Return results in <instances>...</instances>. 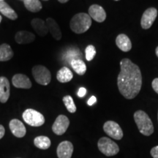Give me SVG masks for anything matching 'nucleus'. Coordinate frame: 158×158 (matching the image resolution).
Masks as SVG:
<instances>
[{
    "mask_svg": "<svg viewBox=\"0 0 158 158\" xmlns=\"http://www.w3.org/2000/svg\"><path fill=\"white\" fill-rule=\"evenodd\" d=\"M157 16V10L155 7H149L146 10L141 20V27L143 29H148L152 26Z\"/></svg>",
    "mask_w": 158,
    "mask_h": 158,
    "instance_id": "obj_8",
    "label": "nucleus"
},
{
    "mask_svg": "<svg viewBox=\"0 0 158 158\" xmlns=\"http://www.w3.org/2000/svg\"><path fill=\"white\" fill-rule=\"evenodd\" d=\"M58 1L61 3H66L67 2L69 1V0H58Z\"/></svg>",
    "mask_w": 158,
    "mask_h": 158,
    "instance_id": "obj_32",
    "label": "nucleus"
},
{
    "mask_svg": "<svg viewBox=\"0 0 158 158\" xmlns=\"http://www.w3.org/2000/svg\"><path fill=\"white\" fill-rule=\"evenodd\" d=\"M35 36L31 31H19L15 35V42L19 44H29L35 41Z\"/></svg>",
    "mask_w": 158,
    "mask_h": 158,
    "instance_id": "obj_15",
    "label": "nucleus"
},
{
    "mask_svg": "<svg viewBox=\"0 0 158 158\" xmlns=\"http://www.w3.org/2000/svg\"><path fill=\"white\" fill-rule=\"evenodd\" d=\"M98 149L100 152L107 157H111L117 155L119 152V147L114 141L107 137L100 138L98 143Z\"/></svg>",
    "mask_w": 158,
    "mask_h": 158,
    "instance_id": "obj_4",
    "label": "nucleus"
},
{
    "mask_svg": "<svg viewBox=\"0 0 158 158\" xmlns=\"http://www.w3.org/2000/svg\"><path fill=\"white\" fill-rule=\"evenodd\" d=\"M85 54H86V59L89 62L92 61L95 56L96 54V49L95 47L92 45H88L85 50Z\"/></svg>",
    "mask_w": 158,
    "mask_h": 158,
    "instance_id": "obj_26",
    "label": "nucleus"
},
{
    "mask_svg": "<svg viewBox=\"0 0 158 158\" xmlns=\"http://www.w3.org/2000/svg\"><path fill=\"white\" fill-rule=\"evenodd\" d=\"M103 130L109 137L116 140H121L123 138L122 131L119 124L114 121H107L103 125Z\"/></svg>",
    "mask_w": 158,
    "mask_h": 158,
    "instance_id": "obj_7",
    "label": "nucleus"
},
{
    "mask_svg": "<svg viewBox=\"0 0 158 158\" xmlns=\"http://www.w3.org/2000/svg\"><path fill=\"white\" fill-rule=\"evenodd\" d=\"M63 102H64L65 107L70 113L73 114L76 111V106L75 105V102L73 101V99L70 95L64 96L62 99Z\"/></svg>",
    "mask_w": 158,
    "mask_h": 158,
    "instance_id": "obj_25",
    "label": "nucleus"
},
{
    "mask_svg": "<svg viewBox=\"0 0 158 158\" xmlns=\"http://www.w3.org/2000/svg\"><path fill=\"white\" fill-rule=\"evenodd\" d=\"M10 93V86L8 79L0 77V102L5 103L8 100Z\"/></svg>",
    "mask_w": 158,
    "mask_h": 158,
    "instance_id": "obj_14",
    "label": "nucleus"
},
{
    "mask_svg": "<svg viewBox=\"0 0 158 158\" xmlns=\"http://www.w3.org/2000/svg\"><path fill=\"white\" fill-rule=\"evenodd\" d=\"M115 1H119V0H115Z\"/></svg>",
    "mask_w": 158,
    "mask_h": 158,
    "instance_id": "obj_36",
    "label": "nucleus"
},
{
    "mask_svg": "<svg viewBox=\"0 0 158 158\" xmlns=\"http://www.w3.org/2000/svg\"><path fill=\"white\" fill-rule=\"evenodd\" d=\"M10 129L12 133L17 138H23L25 136L27 130L23 122L17 118H13L10 122L9 124Z\"/></svg>",
    "mask_w": 158,
    "mask_h": 158,
    "instance_id": "obj_12",
    "label": "nucleus"
},
{
    "mask_svg": "<svg viewBox=\"0 0 158 158\" xmlns=\"http://www.w3.org/2000/svg\"><path fill=\"white\" fill-rule=\"evenodd\" d=\"M31 27L40 36L44 37L48 33V29L46 23L40 19H35L31 22Z\"/></svg>",
    "mask_w": 158,
    "mask_h": 158,
    "instance_id": "obj_18",
    "label": "nucleus"
},
{
    "mask_svg": "<svg viewBox=\"0 0 158 158\" xmlns=\"http://www.w3.org/2000/svg\"><path fill=\"white\" fill-rule=\"evenodd\" d=\"M150 154L153 158H158V146L153 147L150 151Z\"/></svg>",
    "mask_w": 158,
    "mask_h": 158,
    "instance_id": "obj_27",
    "label": "nucleus"
},
{
    "mask_svg": "<svg viewBox=\"0 0 158 158\" xmlns=\"http://www.w3.org/2000/svg\"><path fill=\"white\" fill-rule=\"evenodd\" d=\"M73 78L72 71L67 67H63L57 72L56 78L59 82L67 83L70 81Z\"/></svg>",
    "mask_w": 158,
    "mask_h": 158,
    "instance_id": "obj_19",
    "label": "nucleus"
},
{
    "mask_svg": "<svg viewBox=\"0 0 158 158\" xmlns=\"http://www.w3.org/2000/svg\"><path fill=\"white\" fill-rule=\"evenodd\" d=\"M5 127H4L2 124H0V139H2V138H3V136L5 135Z\"/></svg>",
    "mask_w": 158,
    "mask_h": 158,
    "instance_id": "obj_31",
    "label": "nucleus"
},
{
    "mask_svg": "<svg viewBox=\"0 0 158 158\" xmlns=\"http://www.w3.org/2000/svg\"><path fill=\"white\" fill-rule=\"evenodd\" d=\"M92 25V18L89 15L84 13H80L75 15L71 19L70 27L71 30L76 34L86 32Z\"/></svg>",
    "mask_w": 158,
    "mask_h": 158,
    "instance_id": "obj_2",
    "label": "nucleus"
},
{
    "mask_svg": "<svg viewBox=\"0 0 158 158\" xmlns=\"http://www.w3.org/2000/svg\"><path fill=\"white\" fill-rule=\"evenodd\" d=\"M13 86L20 89H30L32 86L31 82L28 77L24 74H15L12 79Z\"/></svg>",
    "mask_w": 158,
    "mask_h": 158,
    "instance_id": "obj_13",
    "label": "nucleus"
},
{
    "mask_svg": "<svg viewBox=\"0 0 158 158\" xmlns=\"http://www.w3.org/2000/svg\"><path fill=\"white\" fill-rule=\"evenodd\" d=\"M1 21H2V16L0 15V23H1Z\"/></svg>",
    "mask_w": 158,
    "mask_h": 158,
    "instance_id": "obj_34",
    "label": "nucleus"
},
{
    "mask_svg": "<svg viewBox=\"0 0 158 158\" xmlns=\"http://www.w3.org/2000/svg\"><path fill=\"white\" fill-rule=\"evenodd\" d=\"M70 64L73 70L79 76H83L86 71V65L84 61L80 59H75L71 60Z\"/></svg>",
    "mask_w": 158,
    "mask_h": 158,
    "instance_id": "obj_22",
    "label": "nucleus"
},
{
    "mask_svg": "<svg viewBox=\"0 0 158 158\" xmlns=\"http://www.w3.org/2000/svg\"><path fill=\"white\" fill-rule=\"evenodd\" d=\"M155 53H156V55H157V56L158 57V46L156 48V50H155Z\"/></svg>",
    "mask_w": 158,
    "mask_h": 158,
    "instance_id": "obj_33",
    "label": "nucleus"
},
{
    "mask_svg": "<svg viewBox=\"0 0 158 158\" xmlns=\"http://www.w3.org/2000/svg\"><path fill=\"white\" fill-rule=\"evenodd\" d=\"M70 125V120L64 115H59L55 120L52 126V130L58 135H63Z\"/></svg>",
    "mask_w": 158,
    "mask_h": 158,
    "instance_id": "obj_9",
    "label": "nucleus"
},
{
    "mask_svg": "<svg viewBox=\"0 0 158 158\" xmlns=\"http://www.w3.org/2000/svg\"><path fill=\"white\" fill-rule=\"evenodd\" d=\"M44 1H48V0H44Z\"/></svg>",
    "mask_w": 158,
    "mask_h": 158,
    "instance_id": "obj_38",
    "label": "nucleus"
},
{
    "mask_svg": "<svg viewBox=\"0 0 158 158\" xmlns=\"http://www.w3.org/2000/svg\"><path fill=\"white\" fill-rule=\"evenodd\" d=\"M23 3L26 8L32 13H37L43 7L42 4L39 0H24Z\"/></svg>",
    "mask_w": 158,
    "mask_h": 158,
    "instance_id": "obj_24",
    "label": "nucleus"
},
{
    "mask_svg": "<svg viewBox=\"0 0 158 158\" xmlns=\"http://www.w3.org/2000/svg\"><path fill=\"white\" fill-rule=\"evenodd\" d=\"M46 25L48 27V32L51 33L52 37L56 40H59L62 38V31L59 28L58 23L52 18H48L46 20Z\"/></svg>",
    "mask_w": 158,
    "mask_h": 158,
    "instance_id": "obj_16",
    "label": "nucleus"
},
{
    "mask_svg": "<svg viewBox=\"0 0 158 158\" xmlns=\"http://www.w3.org/2000/svg\"><path fill=\"white\" fill-rule=\"evenodd\" d=\"M21 1H23H23H24V0H21Z\"/></svg>",
    "mask_w": 158,
    "mask_h": 158,
    "instance_id": "obj_37",
    "label": "nucleus"
},
{
    "mask_svg": "<svg viewBox=\"0 0 158 158\" xmlns=\"http://www.w3.org/2000/svg\"><path fill=\"white\" fill-rule=\"evenodd\" d=\"M22 117L26 123L32 127H40L45 123V117L43 114L31 108L26 110Z\"/></svg>",
    "mask_w": 158,
    "mask_h": 158,
    "instance_id": "obj_5",
    "label": "nucleus"
},
{
    "mask_svg": "<svg viewBox=\"0 0 158 158\" xmlns=\"http://www.w3.org/2000/svg\"><path fill=\"white\" fill-rule=\"evenodd\" d=\"M3 1H5V0H0V2H3Z\"/></svg>",
    "mask_w": 158,
    "mask_h": 158,
    "instance_id": "obj_35",
    "label": "nucleus"
},
{
    "mask_svg": "<svg viewBox=\"0 0 158 158\" xmlns=\"http://www.w3.org/2000/svg\"><path fill=\"white\" fill-rule=\"evenodd\" d=\"M120 70L117 78V85L120 93L128 100L135 98L141 91L142 76L137 64L129 59L120 62Z\"/></svg>",
    "mask_w": 158,
    "mask_h": 158,
    "instance_id": "obj_1",
    "label": "nucleus"
},
{
    "mask_svg": "<svg viewBox=\"0 0 158 158\" xmlns=\"http://www.w3.org/2000/svg\"><path fill=\"white\" fill-rule=\"evenodd\" d=\"M157 118H158V114H157Z\"/></svg>",
    "mask_w": 158,
    "mask_h": 158,
    "instance_id": "obj_39",
    "label": "nucleus"
},
{
    "mask_svg": "<svg viewBox=\"0 0 158 158\" xmlns=\"http://www.w3.org/2000/svg\"><path fill=\"white\" fill-rule=\"evenodd\" d=\"M73 152V145L70 141H64L59 144L56 149L59 158H71Z\"/></svg>",
    "mask_w": 158,
    "mask_h": 158,
    "instance_id": "obj_10",
    "label": "nucleus"
},
{
    "mask_svg": "<svg viewBox=\"0 0 158 158\" xmlns=\"http://www.w3.org/2000/svg\"><path fill=\"white\" fill-rule=\"evenodd\" d=\"M13 56V51L8 44L0 45V62H5L11 59Z\"/></svg>",
    "mask_w": 158,
    "mask_h": 158,
    "instance_id": "obj_21",
    "label": "nucleus"
},
{
    "mask_svg": "<svg viewBox=\"0 0 158 158\" xmlns=\"http://www.w3.org/2000/svg\"><path fill=\"white\" fill-rule=\"evenodd\" d=\"M152 86L156 93L158 94V78H155L152 83Z\"/></svg>",
    "mask_w": 158,
    "mask_h": 158,
    "instance_id": "obj_28",
    "label": "nucleus"
},
{
    "mask_svg": "<svg viewBox=\"0 0 158 158\" xmlns=\"http://www.w3.org/2000/svg\"><path fill=\"white\" fill-rule=\"evenodd\" d=\"M35 146L40 149H47L51 147L50 138L46 136H37L34 140Z\"/></svg>",
    "mask_w": 158,
    "mask_h": 158,
    "instance_id": "obj_23",
    "label": "nucleus"
},
{
    "mask_svg": "<svg viewBox=\"0 0 158 158\" xmlns=\"http://www.w3.org/2000/svg\"><path fill=\"white\" fill-rule=\"evenodd\" d=\"M89 15L98 23H102L106 19V13L103 7L98 5H92L89 9Z\"/></svg>",
    "mask_w": 158,
    "mask_h": 158,
    "instance_id": "obj_11",
    "label": "nucleus"
},
{
    "mask_svg": "<svg viewBox=\"0 0 158 158\" xmlns=\"http://www.w3.org/2000/svg\"><path fill=\"white\" fill-rule=\"evenodd\" d=\"M96 102H97L96 98L94 96H92V97H91V98H89V100H88L87 103L89 106H92V105H94Z\"/></svg>",
    "mask_w": 158,
    "mask_h": 158,
    "instance_id": "obj_30",
    "label": "nucleus"
},
{
    "mask_svg": "<svg viewBox=\"0 0 158 158\" xmlns=\"http://www.w3.org/2000/svg\"><path fill=\"white\" fill-rule=\"evenodd\" d=\"M116 44L118 48L124 52H127L132 48L131 41L129 37L124 34H120L116 37Z\"/></svg>",
    "mask_w": 158,
    "mask_h": 158,
    "instance_id": "obj_17",
    "label": "nucleus"
},
{
    "mask_svg": "<svg viewBox=\"0 0 158 158\" xmlns=\"http://www.w3.org/2000/svg\"><path fill=\"white\" fill-rule=\"evenodd\" d=\"M32 75L35 80L39 84L46 86L51 80L50 71L43 65H36L32 68Z\"/></svg>",
    "mask_w": 158,
    "mask_h": 158,
    "instance_id": "obj_6",
    "label": "nucleus"
},
{
    "mask_svg": "<svg viewBox=\"0 0 158 158\" xmlns=\"http://www.w3.org/2000/svg\"><path fill=\"white\" fill-rule=\"evenodd\" d=\"M134 120L138 130L143 135L149 136L154 133V126L151 118L143 110H137L134 114Z\"/></svg>",
    "mask_w": 158,
    "mask_h": 158,
    "instance_id": "obj_3",
    "label": "nucleus"
},
{
    "mask_svg": "<svg viewBox=\"0 0 158 158\" xmlns=\"http://www.w3.org/2000/svg\"><path fill=\"white\" fill-rule=\"evenodd\" d=\"M86 93V89L84 87H81L78 92V96L79 98H83Z\"/></svg>",
    "mask_w": 158,
    "mask_h": 158,
    "instance_id": "obj_29",
    "label": "nucleus"
},
{
    "mask_svg": "<svg viewBox=\"0 0 158 158\" xmlns=\"http://www.w3.org/2000/svg\"><path fill=\"white\" fill-rule=\"evenodd\" d=\"M0 12L5 17L8 18L11 20H15L18 19L17 13L5 1L0 2Z\"/></svg>",
    "mask_w": 158,
    "mask_h": 158,
    "instance_id": "obj_20",
    "label": "nucleus"
}]
</instances>
